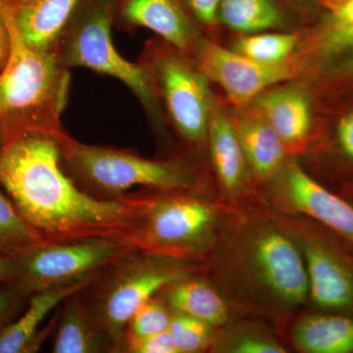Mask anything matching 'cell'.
I'll use <instances>...</instances> for the list:
<instances>
[{"label": "cell", "mask_w": 353, "mask_h": 353, "mask_svg": "<svg viewBox=\"0 0 353 353\" xmlns=\"http://www.w3.org/2000/svg\"><path fill=\"white\" fill-rule=\"evenodd\" d=\"M227 352L234 353H284V347L269 336L259 334H246L231 343Z\"/></svg>", "instance_id": "28"}, {"label": "cell", "mask_w": 353, "mask_h": 353, "mask_svg": "<svg viewBox=\"0 0 353 353\" xmlns=\"http://www.w3.org/2000/svg\"><path fill=\"white\" fill-rule=\"evenodd\" d=\"M178 278L175 270L159 265H143L129 272L114 285L106 299L104 314L109 330L119 333L153 294Z\"/></svg>", "instance_id": "16"}, {"label": "cell", "mask_w": 353, "mask_h": 353, "mask_svg": "<svg viewBox=\"0 0 353 353\" xmlns=\"http://www.w3.org/2000/svg\"><path fill=\"white\" fill-rule=\"evenodd\" d=\"M58 329L53 352L88 353L97 348V338L78 301H71Z\"/></svg>", "instance_id": "24"}, {"label": "cell", "mask_w": 353, "mask_h": 353, "mask_svg": "<svg viewBox=\"0 0 353 353\" xmlns=\"http://www.w3.org/2000/svg\"><path fill=\"white\" fill-rule=\"evenodd\" d=\"M9 52V34L6 23L0 14V71L6 63Z\"/></svg>", "instance_id": "33"}, {"label": "cell", "mask_w": 353, "mask_h": 353, "mask_svg": "<svg viewBox=\"0 0 353 353\" xmlns=\"http://www.w3.org/2000/svg\"><path fill=\"white\" fill-rule=\"evenodd\" d=\"M241 269L262 299L280 311L301 305L309 294L303 253L294 239L273 224L248 230L240 243Z\"/></svg>", "instance_id": "4"}, {"label": "cell", "mask_w": 353, "mask_h": 353, "mask_svg": "<svg viewBox=\"0 0 353 353\" xmlns=\"http://www.w3.org/2000/svg\"><path fill=\"white\" fill-rule=\"evenodd\" d=\"M0 139H1V118H0Z\"/></svg>", "instance_id": "37"}, {"label": "cell", "mask_w": 353, "mask_h": 353, "mask_svg": "<svg viewBox=\"0 0 353 353\" xmlns=\"http://www.w3.org/2000/svg\"><path fill=\"white\" fill-rule=\"evenodd\" d=\"M131 350L138 353H179L171 334L167 331L146 336L141 340L130 341Z\"/></svg>", "instance_id": "30"}, {"label": "cell", "mask_w": 353, "mask_h": 353, "mask_svg": "<svg viewBox=\"0 0 353 353\" xmlns=\"http://www.w3.org/2000/svg\"><path fill=\"white\" fill-rule=\"evenodd\" d=\"M83 283L41 290L18 321L0 332V353H21L31 347L39 325L52 309L83 287Z\"/></svg>", "instance_id": "20"}, {"label": "cell", "mask_w": 353, "mask_h": 353, "mask_svg": "<svg viewBox=\"0 0 353 353\" xmlns=\"http://www.w3.org/2000/svg\"><path fill=\"white\" fill-rule=\"evenodd\" d=\"M290 11H299L288 0H220L218 22L243 34L284 27Z\"/></svg>", "instance_id": "18"}, {"label": "cell", "mask_w": 353, "mask_h": 353, "mask_svg": "<svg viewBox=\"0 0 353 353\" xmlns=\"http://www.w3.org/2000/svg\"><path fill=\"white\" fill-rule=\"evenodd\" d=\"M16 270V262L10 257L0 259V282L8 278Z\"/></svg>", "instance_id": "34"}, {"label": "cell", "mask_w": 353, "mask_h": 353, "mask_svg": "<svg viewBox=\"0 0 353 353\" xmlns=\"http://www.w3.org/2000/svg\"><path fill=\"white\" fill-rule=\"evenodd\" d=\"M282 196L292 210L313 218L353 243V206L325 189L297 164L285 168Z\"/></svg>", "instance_id": "11"}, {"label": "cell", "mask_w": 353, "mask_h": 353, "mask_svg": "<svg viewBox=\"0 0 353 353\" xmlns=\"http://www.w3.org/2000/svg\"><path fill=\"white\" fill-rule=\"evenodd\" d=\"M36 240L34 228L28 224L19 211L0 190V250L20 252Z\"/></svg>", "instance_id": "25"}, {"label": "cell", "mask_w": 353, "mask_h": 353, "mask_svg": "<svg viewBox=\"0 0 353 353\" xmlns=\"http://www.w3.org/2000/svg\"><path fill=\"white\" fill-rule=\"evenodd\" d=\"M63 143L69 161L88 180L111 192H122L137 185L183 189L192 182L189 172L179 165L70 141Z\"/></svg>", "instance_id": "5"}, {"label": "cell", "mask_w": 353, "mask_h": 353, "mask_svg": "<svg viewBox=\"0 0 353 353\" xmlns=\"http://www.w3.org/2000/svg\"><path fill=\"white\" fill-rule=\"evenodd\" d=\"M0 185L30 226L53 234L104 226L126 217L117 201L83 194L60 168L54 132L30 130L3 141Z\"/></svg>", "instance_id": "1"}, {"label": "cell", "mask_w": 353, "mask_h": 353, "mask_svg": "<svg viewBox=\"0 0 353 353\" xmlns=\"http://www.w3.org/2000/svg\"><path fill=\"white\" fill-rule=\"evenodd\" d=\"M252 104L273 128L288 153L303 150L311 130L310 103L303 90L271 88Z\"/></svg>", "instance_id": "15"}, {"label": "cell", "mask_w": 353, "mask_h": 353, "mask_svg": "<svg viewBox=\"0 0 353 353\" xmlns=\"http://www.w3.org/2000/svg\"><path fill=\"white\" fill-rule=\"evenodd\" d=\"M172 316L162 304L152 299L143 304L130 320V341L167 331Z\"/></svg>", "instance_id": "27"}, {"label": "cell", "mask_w": 353, "mask_h": 353, "mask_svg": "<svg viewBox=\"0 0 353 353\" xmlns=\"http://www.w3.org/2000/svg\"><path fill=\"white\" fill-rule=\"evenodd\" d=\"M10 304V296L6 292H0V317L6 312Z\"/></svg>", "instance_id": "36"}, {"label": "cell", "mask_w": 353, "mask_h": 353, "mask_svg": "<svg viewBox=\"0 0 353 353\" xmlns=\"http://www.w3.org/2000/svg\"><path fill=\"white\" fill-rule=\"evenodd\" d=\"M122 246L110 241L94 240L41 246L20 260L21 282L28 290L59 287L115 257Z\"/></svg>", "instance_id": "8"}, {"label": "cell", "mask_w": 353, "mask_h": 353, "mask_svg": "<svg viewBox=\"0 0 353 353\" xmlns=\"http://www.w3.org/2000/svg\"><path fill=\"white\" fill-rule=\"evenodd\" d=\"M196 51L199 69L222 88L234 108L250 105L265 90L290 80L294 74L289 62L260 63L213 41H201Z\"/></svg>", "instance_id": "7"}, {"label": "cell", "mask_w": 353, "mask_h": 353, "mask_svg": "<svg viewBox=\"0 0 353 353\" xmlns=\"http://www.w3.org/2000/svg\"><path fill=\"white\" fill-rule=\"evenodd\" d=\"M119 0H82L58 48L62 64L83 67L126 85L148 108L154 101L152 75L125 59L113 43L111 27Z\"/></svg>", "instance_id": "3"}, {"label": "cell", "mask_w": 353, "mask_h": 353, "mask_svg": "<svg viewBox=\"0 0 353 353\" xmlns=\"http://www.w3.org/2000/svg\"><path fill=\"white\" fill-rule=\"evenodd\" d=\"M336 139L341 153L353 160V111L343 116L339 122Z\"/></svg>", "instance_id": "32"}, {"label": "cell", "mask_w": 353, "mask_h": 353, "mask_svg": "<svg viewBox=\"0 0 353 353\" xmlns=\"http://www.w3.org/2000/svg\"><path fill=\"white\" fill-rule=\"evenodd\" d=\"M217 213L208 202L173 197L155 204L148 216L152 245L171 252H196L212 240Z\"/></svg>", "instance_id": "9"}, {"label": "cell", "mask_w": 353, "mask_h": 353, "mask_svg": "<svg viewBox=\"0 0 353 353\" xmlns=\"http://www.w3.org/2000/svg\"><path fill=\"white\" fill-rule=\"evenodd\" d=\"M82 0H0V13L15 26L26 43L57 53Z\"/></svg>", "instance_id": "10"}, {"label": "cell", "mask_w": 353, "mask_h": 353, "mask_svg": "<svg viewBox=\"0 0 353 353\" xmlns=\"http://www.w3.org/2000/svg\"><path fill=\"white\" fill-rule=\"evenodd\" d=\"M319 32L316 52L325 73L353 78V26L339 24L324 18Z\"/></svg>", "instance_id": "22"}, {"label": "cell", "mask_w": 353, "mask_h": 353, "mask_svg": "<svg viewBox=\"0 0 353 353\" xmlns=\"http://www.w3.org/2000/svg\"><path fill=\"white\" fill-rule=\"evenodd\" d=\"M301 248L309 294L318 306L345 309L353 306V270L338 253L321 241L301 236L296 240Z\"/></svg>", "instance_id": "12"}, {"label": "cell", "mask_w": 353, "mask_h": 353, "mask_svg": "<svg viewBox=\"0 0 353 353\" xmlns=\"http://www.w3.org/2000/svg\"><path fill=\"white\" fill-rule=\"evenodd\" d=\"M292 334L296 347L305 352H353V319L345 316H306Z\"/></svg>", "instance_id": "19"}, {"label": "cell", "mask_w": 353, "mask_h": 353, "mask_svg": "<svg viewBox=\"0 0 353 353\" xmlns=\"http://www.w3.org/2000/svg\"><path fill=\"white\" fill-rule=\"evenodd\" d=\"M192 17L199 24L213 27L218 23L220 0H183Z\"/></svg>", "instance_id": "31"}, {"label": "cell", "mask_w": 353, "mask_h": 353, "mask_svg": "<svg viewBox=\"0 0 353 353\" xmlns=\"http://www.w3.org/2000/svg\"><path fill=\"white\" fill-rule=\"evenodd\" d=\"M168 303L176 313L192 316L210 326H221L229 319L226 301L203 281H176L169 292Z\"/></svg>", "instance_id": "21"}, {"label": "cell", "mask_w": 353, "mask_h": 353, "mask_svg": "<svg viewBox=\"0 0 353 353\" xmlns=\"http://www.w3.org/2000/svg\"><path fill=\"white\" fill-rule=\"evenodd\" d=\"M211 327L192 316L176 313L172 316L168 331L179 353L201 352L210 341Z\"/></svg>", "instance_id": "26"}, {"label": "cell", "mask_w": 353, "mask_h": 353, "mask_svg": "<svg viewBox=\"0 0 353 353\" xmlns=\"http://www.w3.org/2000/svg\"><path fill=\"white\" fill-rule=\"evenodd\" d=\"M1 16L9 34L8 57L0 71L1 139L30 130L57 131L69 75L57 53L32 48L11 20Z\"/></svg>", "instance_id": "2"}, {"label": "cell", "mask_w": 353, "mask_h": 353, "mask_svg": "<svg viewBox=\"0 0 353 353\" xmlns=\"http://www.w3.org/2000/svg\"><path fill=\"white\" fill-rule=\"evenodd\" d=\"M117 16L129 25L154 32L182 52L196 46V21L183 0H119Z\"/></svg>", "instance_id": "13"}, {"label": "cell", "mask_w": 353, "mask_h": 353, "mask_svg": "<svg viewBox=\"0 0 353 353\" xmlns=\"http://www.w3.org/2000/svg\"><path fill=\"white\" fill-rule=\"evenodd\" d=\"M160 90L181 134L194 143L208 139L213 102L208 77L182 58L164 55L155 62Z\"/></svg>", "instance_id": "6"}, {"label": "cell", "mask_w": 353, "mask_h": 353, "mask_svg": "<svg viewBox=\"0 0 353 353\" xmlns=\"http://www.w3.org/2000/svg\"><path fill=\"white\" fill-rule=\"evenodd\" d=\"M292 6L296 7L299 12L303 11H318L316 0H288Z\"/></svg>", "instance_id": "35"}, {"label": "cell", "mask_w": 353, "mask_h": 353, "mask_svg": "<svg viewBox=\"0 0 353 353\" xmlns=\"http://www.w3.org/2000/svg\"><path fill=\"white\" fill-rule=\"evenodd\" d=\"M233 115L246 160L257 181L274 178L282 169L288 152L273 128L252 104L236 108Z\"/></svg>", "instance_id": "17"}, {"label": "cell", "mask_w": 353, "mask_h": 353, "mask_svg": "<svg viewBox=\"0 0 353 353\" xmlns=\"http://www.w3.org/2000/svg\"><path fill=\"white\" fill-rule=\"evenodd\" d=\"M299 41L296 34L261 32L241 36L233 50L260 63L281 64L288 62Z\"/></svg>", "instance_id": "23"}, {"label": "cell", "mask_w": 353, "mask_h": 353, "mask_svg": "<svg viewBox=\"0 0 353 353\" xmlns=\"http://www.w3.org/2000/svg\"><path fill=\"white\" fill-rule=\"evenodd\" d=\"M208 141L216 176L225 194L231 197L243 194L252 173L233 116L213 106L209 121Z\"/></svg>", "instance_id": "14"}, {"label": "cell", "mask_w": 353, "mask_h": 353, "mask_svg": "<svg viewBox=\"0 0 353 353\" xmlns=\"http://www.w3.org/2000/svg\"><path fill=\"white\" fill-rule=\"evenodd\" d=\"M316 3L323 18L353 26V0H316Z\"/></svg>", "instance_id": "29"}]
</instances>
